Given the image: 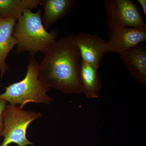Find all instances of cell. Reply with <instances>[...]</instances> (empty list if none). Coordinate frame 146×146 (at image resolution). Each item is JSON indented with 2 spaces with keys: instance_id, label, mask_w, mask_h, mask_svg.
Returning a JSON list of instances; mask_svg holds the SVG:
<instances>
[{
  "instance_id": "6da1fadb",
  "label": "cell",
  "mask_w": 146,
  "mask_h": 146,
  "mask_svg": "<svg viewBox=\"0 0 146 146\" xmlns=\"http://www.w3.org/2000/svg\"><path fill=\"white\" fill-rule=\"evenodd\" d=\"M74 37L71 35L57 40L39 64V78L49 89L66 94L82 93L80 56Z\"/></svg>"
},
{
  "instance_id": "7a4b0ae2",
  "label": "cell",
  "mask_w": 146,
  "mask_h": 146,
  "mask_svg": "<svg viewBox=\"0 0 146 146\" xmlns=\"http://www.w3.org/2000/svg\"><path fill=\"white\" fill-rule=\"evenodd\" d=\"M13 35L17 42L16 52H28L32 56L40 52L45 54L57 41L55 32H49L43 25L41 10L35 13L24 10L17 20Z\"/></svg>"
},
{
  "instance_id": "3957f363",
  "label": "cell",
  "mask_w": 146,
  "mask_h": 146,
  "mask_svg": "<svg viewBox=\"0 0 146 146\" xmlns=\"http://www.w3.org/2000/svg\"><path fill=\"white\" fill-rule=\"evenodd\" d=\"M39 66L36 59L32 57L29 60L25 78L6 87L5 91L0 94V99L23 108L31 103L50 104L53 99L46 94L49 89L39 80Z\"/></svg>"
},
{
  "instance_id": "277c9868",
  "label": "cell",
  "mask_w": 146,
  "mask_h": 146,
  "mask_svg": "<svg viewBox=\"0 0 146 146\" xmlns=\"http://www.w3.org/2000/svg\"><path fill=\"white\" fill-rule=\"evenodd\" d=\"M42 117L40 112L26 111L19 106L7 104L3 118V140L0 146L12 143L18 146L34 145L27 138V130L31 123Z\"/></svg>"
},
{
  "instance_id": "5b68a950",
  "label": "cell",
  "mask_w": 146,
  "mask_h": 146,
  "mask_svg": "<svg viewBox=\"0 0 146 146\" xmlns=\"http://www.w3.org/2000/svg\"><path fill=\"white\" fill-rule=\"evenodd\" d=\"M104 6L109 29L146 27L140 9L131 0H106Z\"/></svg>"
},
{
  "instance_id": "8992f818",
  "label": "cell",
  "mask_w": 146,
  "mask_h": 146,
  "mask_svg": "<svg viewBox=\"0 0 146 146\" xmlns=\"http://www.w3.org/2000/svg\"><path fill=\"white\" fill-rule=\"evenodd\" d=\"M109 37L106 42V53L120 54L145 42L146 27L109 29Z\"/></svg>"
},
{
  "instance_id": "52a82bcc",
  "label": "cell",
  "mask_w": 146,
  "mask_h": 146,
  "mask_svg": "<svg viewBox=\"0 0 146 146\" xmlns=\"http://www.w3.org/2000/svg\"><path fill=\"white\" fill-rule=\"evenodd\" d=\"M81 60L98 69L102 58L106 52V42L97 35L80 33L75 36Z\"/></svg>"
},
{
  "instance_id": "ba28073f",
  "label": "cell",
  "mask_w": 146,
  "mask_h": 146,
  "mask_svg": "<svg viewBox=\"0 0 146 146\" xmlns=\"http://www.w3.org/2000/svg\"><path fill=\"white\" fill-rule=\"evenodd\" d=\"M143 43L120 54L125 66L136 80L146 86V50Z\"/></svg>"
},
{
  "instance_id": "9c48e42d",
  "label": "cell",
  "mask_w": 146,
  "mask_h": 146,
  "mask_svg": "<svg viewBox=\"0 0 146 146\" xmlns=\"http://www.w3.org/2000/svg\"><path fill=\"white\" fill-rule=\"evenodd\" d=\"M16 19H0V78H2L9 69L6 59L17 42L13 35Z\"/></svg>"
},
{
  "instance_id": "30bf717a",
  "label": "cell",
  "mask_w": 146,
  "mask_h": 146,
  "mask_svg": "<svg viewBox=\"0 0 146 146\" xmlns=\"http://www.w3.org/2000/svg\"><path fill=\"white\" fill-rule=\"evenodd\" d=\"M76 3L74 0H41L40 5L44 8L42 21L45 28H50L68 15Z\"/></svg>"
},
{
  "instance_id": "8fae6325",
  "label": "cell",
  "mask_w": 146,
  "mask_h": 146,
  "mask_svg": "<svg viewBox=\"0 0 146 146\" xmlns=\"http://www.w3.org/2000/svg\"><path fill=\"white\" fill-rule=\"evenodd\" d=\"M98 69L83 60H80V76L82 86V93L89 98L98 97L101 82Z\"/></svg>"
},
{
  "instance_id": "7c38bea8",
  "label": "cell",
  "mask_w": 146,
  "mask_h": 146,
  "mask_svg": "<svg viewBox=\"0 0 146 146\" xmlns=\"http://www.w3.org/2000/svg\"><path fill=\"white\" fill-rule=\"evenodd\" d=\"M41 0H0V19H16L25 9H36Z\"/></svg>"
},
{
  "instance_id": "4fadbf2b",
  "label": "cell",
  "mask_w": 146,
  "mask_h": 146,
  "mask_svg": "<svg viewBox=\"0 0 146 146\" xmlns=\"http://www.w3.org/2000/svg\"><path fill=\"white\" fill-rule=\"evenodd\" d=\"M7 102L3 100L0 99V139L2 137L3 128V113L7 105Z\"/></svg>"
},
{
  "instance_id": "5bb4252c",
  "label": "cell",
  "mask_w": 146,
  "mask_h": 146,
  "mask_svg": "<svg viewBox=\"0 0 146 146\" xmlns=\"http://www.w3.org/2000/svg\"><path fill=\"white\" fill-rule=\"evenodd\" d=\"M138 2L142 7V10L144 15H146V0H138Z\"/></svg>"
},
{
  "instance_id": "9a60e30c",
  "label": "cell",
  "mask_w": 146,
  "mask_h": 146,
  "mask_svg": "<svg viewBox=\"0 0 146 146\" xmlns=\"http://www.w3.org/2000/svg\"><path fill=\"white\" fill-rule=\"evenodd\" d=\"M0 87H1V85H0Z\"/></svg>"
}]
</instances>
